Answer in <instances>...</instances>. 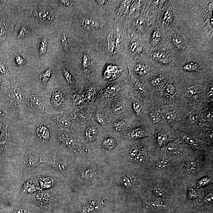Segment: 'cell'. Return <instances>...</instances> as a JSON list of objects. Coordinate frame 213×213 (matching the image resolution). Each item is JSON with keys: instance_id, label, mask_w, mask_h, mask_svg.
Instances as JSON below:
<instances>
[{"instance_id": "bcb514c9", "label": "cell", "mask_w": 213, "mask_h": 213, "mask_svg": "<svg viewBox=\"0 0 213 213\" xmlns=\"http://www.w3.org/2000/svg\"><path fill=\"white\" fill-rule=\"evenodd\" d=\"M59 4L64 6H69L72 4L73 1H58Z\"/></svg>"}, {"instance_id": "6da1fadb", "label": "cell", "mask_w": 213, "mask_h": 213, "mask_svg": "<svg viewBox=\"0 0 213 213\" xmlns=\"http://www.w3.org/2000/svg\"><path fill=\"white\" fill-rule=\"evenodd\" d=\"M106 131L91 118L89 121L79 127L76 135L87 148L88 147H98Z\"/></svg>"}, {"instance_id": "2e32d148", "label": "cell", "mask_w": 213, "mask_h": 213, "mask_svg": "<svg viewBox=\"0 0 213 213\" xmlns=\"http://www.w3.org/2000/svg\"><path fill=\"white\" fill-rule=\"evenodd\" d=\"M129 153L130 156L133 158L138 155L144 154L142 149V146L139 145L133 146L129 150Z\"/></svg>"}, {"instance_id": "f907efd6", "label": "cell", "mask_w": 213, "mask_h": 213, "mask_svg": "<svg viewBox=\"0 0 213 213\" xmlns=\"http://www.w3.org/2000/svg\"><path fill=\"white\" fill-rule=\"evenodd\" d=\"M161 36L162 35L160 32L159 31L156 30V31H155L154 32V33L153 35V39H159L160 38H161Z\"/></svg>"}, {"instance_id": "74e56055", "label": "cell", "mask_w": 213, "mask_h": 213, "mask_svg": "<svg viewBox=\"0 0 213 213\" xmlns=\"http://www.w3.org/2000/svg\"><path fill=\"white\" fill-rule=\"evenodd\" d=\"M213 200V193L211 192L204 198L203 202L205 204H210L212 202Z\"/></svg>"}, {"instance_id": "836d02e7", "label": "cell", "mask_w": 213, "mask_h": 213, "mask_svg": "<svg viewBox=\"0 0 213 213\" xmlns=\"http://www.w3.org/2000/svg\"><path fill=\"white\" fill-rule=\"evenodd\" d=\"M38 17H40V18H41L43 20H48V21H50V20H51V15L49 13V12H38Z\"/></svg>"}, {"instance_id": "4dcf8cb0", "label": "cell", "mask_w": 213, "mask_h": 213, "mask_svg": "<svg viewBox=\"0 0 213 213\" xmlns=\"http://www.w3.org/2000/svg\"><path fill=\"white\" fill-rule=\"evenodd\" d=\"M150 116L153 122H157L161 119V114L158 111H153L150 113Z\"/></svg>"}, {"instance_id": "7402d4cb", "label": "cell", "mask_w": 213, "mask_h": 213, "mask_svg": "<svg viewBox=\"0 0 213 213\" xmlns=\"http://www.w3.org/2000/svg\"><path fill=\"white\" fill-rule=\"evenodd\" d=\"M197 167L196 162L193 160H191L188 162L187 165L186 171L189 174H193L196 171Z\"/></svg>"}, {"instance_id": "603a6c76", "label": "cell", "mask_w": 213, "mask_h": 213, "mask_svg": "<svg viewBox=\"0 0 213 213\" xmlns=\"http://www.w3.org/2000/svg\"><path fill=\"white\" fill-rule=\"evenodd\" d=\"M133 75L132 79L133 83H134L133 88H134L135 90L138 92L142 93L145 90L144 85L143 84L140 82V81H137V79H136L135 77H134V78H133Z\"/></svg>"}, {"instance_id": "d590c367", "label": "cell", "mask_w": 213, "mask_h": 213, "mask_svg": "<svg viewBox=\"0 0 213 213\" xmlns=\"http://www.w3.org/2000/svg\"><path fill=\"white\" fill-rule=\"evenodd\" d=\"M146 159L145 155L144 154H140L134 157V161L138 164L143 163L145 161Z\"/></svg>"}, {"instance_id": "83f0119b", "label": "cell", "mask_w": 213, "mask_h": 213, "mask_svg": "<svg viewBox=\"0 0 213 213\" xmlns=\"http://www.w3.org/2000/svg\"><path fill=\"white\" fill-rule=\"evenodd\" d=\"M134 71L136 73L140 75H143L147 73L145 67L140 64H137L134 67Z\"/></svg>"}, {"instance_id": "ba28073f", "label": "cell", "mask_w": 213, "mask_h": 213, "mask_svg": "<svg viewBox=\"0 0 213 213\" xmlns=\"http://www.w3.org/2000/svg\"><path fill=\"white\" fill-rule=\"evenodd\" d=\"M99 171V167L97 164L94 163L84 165L79 174V178L83 182H88L97 176Z\"/></svg>"}, {"instance_id": "7c38bea8", "label": "cell", "mask_w": 213, "mask_h": 213, "mask_svg": "<svg viewBox=\"0 0 213 213\" xmlns=\"http://www.w3.org/2000/svg\"><path fill=\"white\" fill-rule=\"evenodd\" d=\"M153 191L156 195L162 197H166L171 194V192L168 189L161 186L156 187L153 189Z\"/></svg>"}, {"instance_id": "e0dca14e", "label": "cell", "mask_w": 213, "mask_h": 213, "mask_svg": "<svg viewBox=\"0 0 213 213\" xmlns=\"http://www.w3.org/2000/svg\"><path fill=\"white\" fill-rule=\"evenodd\" d=\"M31 103L33 106L38 110L43 109V102L42 99L39 96L35 95H32L31 96Z\"/></svg>"}, {"instance_id": "8d00e7d4", "label": "cell", "mask_w": 213, "mask_h": 213, "mask_svg": "<svg viewBox=\"0 0 213 213\" xmlns=\"http://www.w3.org/2000/svg\"><path fill=\"white\" fill-rule=\"evenodd\" d=\"M166 150L167 152L171 154L176 153L177 150L176 146L173 143H170L166 147Z\"/></svg>"}, {"instance_id": "5b68a950", "label": "cell", "mask_w": 213, "mask_h": 213, "mask_svg": "<svg viewBox=\"0 0 213 213\" xmlns=\"http://www.w3.org/2000/svg\"><path fill=\"white\" fill-rule=\"evenodd\" d=\"M56 122L61 130L76 135L79 127L71 118L69 113H59L56 118Z\"/></svg>"}, {"instance_id": "7dc6e473", "label": "cell", "mask_w": 213, "mask_h": 213, "mask_svg": "<svg viewBox=\"0 0 213 213\" xmlns=\"http://www.w3.org/2000/svg\"><path fill=\"white\" fill-rule=\"evenodd\" d=\"M199 116L197 113H193L191 114L190 117V121L192 123H195L198 121Z\"/></svg>"}, {"instance_id": "30bf717a", "label": "cell", "mask_w": 213, "mask_h": 213, "mask_svg": "<svg viewBox=\"0 0 213 213\" xmlns=\"http://www.w3.org/2000/svg\"><path fill=\"white\" fill-rule=\"evenodd\" d=\"M39 163L38 157L34 154H31L25 159L23 164V170L26 172L31 171Z\"/></svg>"}, {"instance_id": "ffe728a7", "label": "cell", "mask_w": 213, "mask_h": 213, "mask_svg": "<svg viewBox=\"0 0 213 213\" xmlns=\"http://www.w3.org/2000/svg\"><path fill=\"white\" fill-rule=\"evenodd\" d=\"M84 24L86 27L91 30H96L99 27L98 22L92 19H87L85 20Z\"/></svg>"}, {"instance_id": "44dd1931", "label": "cell", "mask_w": 213, "mask_h": 213, "mask_svg": "<svg viewBox=\"0 0 213 213\" xmlns=\"http://www.w3.org/2000/svg\"><path fill=\"white\" fill-rule=\"evenodd\" d=\"M173 163L169 160L163 159L157 162L156 164V167L158 169H164L172 166Z\"/></svg>"}, {"instance_id": "ab89813d", "label": "cell", "mask_w": 213, "mask_h": 213, "mask_svg": "<svg viewBox=\"0 0 213 213\" xmlns=\"http://www.w3.org/2000/svg\"><path fill=\"white\" fill-rule=\"evenodd\" d=\"M210 182V178L209 177L203 178L199 182V186L202 187L208 184Z\"/></svg>"}, {"instance_id": "ee69618b", "label": "cell", "mask_w": 213, "mask_h": 213, "mask_svg": "<svg viewBox=\"0 0 213 213\" xmlns=\"http://www.w3.org/2000/svg\"><path fill=\"white\" fill-rule=\"evenodd\" d=\"M197 193L196 190L193 189H190L189 191L188 197L190 199H193L197 197Z\"/></svg>"}, {"instance_id": "cb8c5ba5", "label": "cell", "mask_w": 213, "mask_h": 213, "mask_svg": "<svg viewBox=\"0 0 213 213\" xmlns=\"http://www.w3.org/2000/svg\"><path fill=\"white\" fill-rule=\"evenodd\" d=\"M173 44L178 48L183 49L184 47V41L178 35H175L173 38Z\"/></svg>"}, {"instance_id": "484cf974", "label": "cell", "mask_w": 213, "mask_h": 213, "mask_svg": "<svg viewBox=\"0 0 213 213\" xmlns=\"http://www.w3.org/2000/svg\"><path fill=\"white\" fill-rule=\"evenodd\" d=\"M61 43L63 48L67 53L69 49V40L65 35H63L61 38Z\"/></svg>"}, {"instance_id": "f1b7e54d", "label": "cell", "mask_w": 213, "mask_h": 213, "mask_svg": "<svg viewBox=\"0 0 213 213\" xmlns=\"http://www.w3.org/2000/svg\"><path fill=\"white\" fill-rule=\"evenodd\" d=\"M30 32V28H28L27 26L23 27L20 29V32L18 35V39H19L20 38L21 39V38H25V37H27Z\"/></svg>"}, {"instance_id": "4fadbf2b", "label": "cell", "mask_w": 213, "mask_h": 213, "mask_svg": "<svg viewBox=\"0 0 213 213\" xmlns=\"http://www.w3.org/2000/svg\"><path fill=\"white\" fill-rule=\"evenodd\" d=\"M11 99L13 105H17L20 104L22 99L21 90L18 88H14L11 95Z\"/></svg>"}, {"instance_id": "b9f144b4", "label": "cell", "mask_w": 213, "mask_h": 213, "mask_svg": "<svg viewBox=\"0 0 213 213\" xmlns=\"http://www.w3.org/2000/svg\"><path fill=\"white\" fill-rule=\"evenodd\" d=\"M183 140L185 142H186L189 144V145H195V141L193 138L190 136L188 135H185L183 137Z\"/></svg>"}, {"instance_id": "8992f818", "label": "cell", "mask_w": 213, "mask_h": 213, "mask_svg": "<svg viewBox=\"0 0 213 213\" xmlns=\"http://www.w3.org/2000/svg\"><path fill=\"white\" fill-rule=\"evenodd\" d=\"M113 115L105 109L97 108L94 106L91 118L99 123L106 131H108Z\"/></svg>"}, {"instance_id": "1f68e13d", "label": "cell", "mask_w": 213, "mask_h": 213, "mask_svg": "<svg viewBox=\"0 0 213 213\" xmlns=\"http://www.w3.org/2000/svg\"><path fill=\"white\" fill-rule=\"evenodd\" d=\"M175 92V88L171 83H169L166 86L165 88V92L167 96L171 97L173 96Z\"/></svg>"}, {"instance_id": "52a82bcc", "label": "cell", "mask_w": 213, "mask_h": 213, "mask_svg": "<svg viewBox=\"0 0 213 213\" xmlns=\"http://www.w3.org/2000/svg\"><path fill=\"white\" fill-rule=\"evenodd\" d=\"M120 138H122L119 135L106 131L98 147L105 151H113L117 149L118 139Z\"/></svg>"}, {"instance_id": "9a60e30c", "label": "cell", "mask_w": 213, "mask_h": 213, "mask_svg": "<svg viewBox=\"0 0 213 213\" xmlns=\"http://www.w3.org/2000/svg\"><path fill=\"white\" fill-rule=\"evenodd\" d=\"M37 134L41 139L44 141L49 140L50 138L49 131L45 126H42L38 128Z\"/></svg>"}, {"instance_id": "60d3db41", "label": "cell", "mask_w": 213, "mask_h": 213, "mask_svg": "<svg viewBox=\"0 0 213 213\" xmlns=\"http://www.w3.org/2000/svg\"><path fill=\"white\" fill-rule=\"evenodd\" d=\"M13 213H30V212L25 207H18L14 209Z\"/></svg>"}, {"instance_id": "5bb4252c", "label": "cell", "mask_w": 213, "mask_h": 213, "mask_svg": "<svg viewBox=\"0 0 213 213\" xmlns=\"http://www.w3.org/2000/svg\"><path fill=\"white\" fill-rule=\"evenodd\" d=\"M155 61L163 64H167L169 63L170 59L168 56L164 53L162 52L157 51L154 53L153 56Z\"/></svg>"}, {"instance_id": "8fae6325", "label": "cell", "mask_w": 213, "mask_h": 213, "mask_svg": "<svg viewBox=\"0 0 213 213\" xmlns=\"http://www.w3.org/2000/svg\"><path fill=\"white\" fill-rule=\"evenodd\" d=\"M133 177L129 174H124L122 176L120 179V183L123 188L127 190L132 189L133 187Z\"/></svg>"}, {"instance_id": "816d5d0a", "label": "cell", "mask_w": 213, "mask_h": 213, "mask_svg": "<svg viewBox=\"0 0 213 213\" xmlns=\"http://www.w3.org/2000/svg\"><path fill=\"white\" fill-rule=\"evenodd\" d=\"M166 138H165V136L163 135H160L158 138V141L159 143L160 144H162L163 143L164 141H165Z\"/></svg>"}, {"instance_id": "e575fe53", "label": "cell", "mask_w": 213, "mask_h": 213, "mask_svg": "<svg viewBox=\"0 0 213 213\" xmlns=\"http://www.w3.org/2000/svg\"><path fill=\"white\" fill-rule=\"evenodd\" d=\"M151 83L154 87H162L164 84V82L162 78H158L152 80Z\"/></svg>"}, {"instance_id": "f5cc1de1", "label": "cell", "mask_w": 213, "mask_h": 213, "mask_svg": "<svg viewBox=\"0 0 213 213\" xmlns=\"http://www.w3.org/2000/svg\"><path fill=\"white\" fill-rule=\"evenodd\" d=\"M207 138L209 140H213V132L212 131H208L206 134Z\"/></svg>"}, {"instance_id": "681fc988", "label": "cell", "mask_w": 213, "mask_h": 213, "mask_svg": "<svg viewBox=\"0 0 213 213\" xmlns=\"http://www.w3.org/2000/svg\"><path fill=\"white\" fill-rule=\"evenodd\" d=\"M171 16L172 13L171 11H167L165 13V16H164V21H166V20H169L171 17Z\"/></svg>"}, {"instance_id": "f35d334b", "label": "cell", "mask_w": 213, "mask_h": 213, "mask_svg": "<svg viewBox=\"0 0 213 213\" xmlns=\"http://www.w3.org/2000/svg\"><path fill=\"white\" fill-rule=\"evenodd\" d=\"M176 116V113H175V112H169L166 115V119L169 122H172V121H174L175 119Z\"/></svg>"}, {"instance_id": "7a4b0ae2", "label": "cell", "mask_w": 213, "mask_h": 213, "mask_svg": "<svg viewBox=\"0 0 213 213\" xmlns=\"http://www.w3.org/2000/svg\"><path fill=\"white\" fill-rule=\"evenodd\" d=\"M57 139L61 145L75 153L81 154L87 152V148L76 134L61 130L57 133Z\"/></svg>"}, {"instance_id": "7bdbcfd3", "label": "cell", "mask_w": 213, "mask_h": 213, "mask_svg": "<svg viewBox=\"0 0 213 213\" xmlns=\"http://www.w3.org/2000/svg\"><path fill=\"white\" fill-rule=\"evenodd\" d=\"M197 68L196 65L195 64H193V63L187 64L184 67L185 70L190 71L195 70Z\"/></svg>"}, {"instance_id": "f546056e", "label": "cell", "mask_w": 213, "mask_h": 213, "mask_svg": "<svg viewBox=\"0 0 213 213\" xmlns=\"http://www.w3.org/2000/svg\"><path fill=\"white\" fill-rule=\"evenodd\" d=\"M52 74V71L51 69H48L45 71L44 73H42L40 75V79L44 83H46L49 80Z\"/></svg>"}, {"instance_id": "c3c4849f", "label": "cell", "mask_w": 213, "mask_h": 213, "mask_svg": "<svg viewBox=\"0 0 213 213\" xmlns=\"http://www.w3.org/2000/svg\"><path fill=\"white\" fill-rule=\"evenodd\" d=\"M4 27H5L3 23L0 25V38L2 36H4L6 32V29Z\"/></svg>"}, {"instance_id": "3957f363", "label": "cell", "mask_w": 213, "mask_h": 213, "mask_svg": "<svg viewBox=\"0 0 213 213\" xmlns=\"http://www.w3.org/2000/svg\"><path fill=\"white\" fill-rule=\"evenodd\" d=\"M93 109L94 106L89 105L74 107L69 115L79 127L90 120Z\"/></svg>"}, {"instance_id": "277c9868", "label": "cell", "mask_w": 213, "mask_h": 213, "mask_svg": "<svg viewBox=\"0 0 213 213\" xmlns=\"http://www.w3.org/2000/svg\"><path fill=\"white\" fill-rule=\"evenodd\" d=\"M126 112L116 116L113 115L108 132L121 136L123 133L130 128V124L126 116Z\"/></svg>"}, {"instance_id": "f6af8a7d", "label": "cell", "mask_w": 213, "mask_h": 213, "mask_svg": "<svg viewBox=\"0 0 213 213\" xmlns=\"http://www.w3.org/2000/svg\"><path fill=\"white\" fill-rule=\"evenodd\" d=\"M16 63L19 66L23 65L25 63V61L21 56L17 55L15 58Z\"/></svg>"}, {"instance_id": "ac0fdd59", "label": "cell", "mask_w": 213, "mask_h": 213, "mask_svg": "<svg viewBox=\"0 0 213 213\" xmlns=\"http://www.w3.org/2000/svg\"><path fill=\"white\" fill-rule=\"evenodd\" d=\"M148 204L151 209L154 210H162L166 207L165 204L162 201H151Z\"/></svg>"}, {"instance_id": "9c48e42d", "label": "cell", "mask_w": 213, "mask_h": 213, "mask_svg": "<svg viewBox=\"0 0 213 213\" xmlns=\"http://www.w3.org/2000/svg\"><path fill=\"white\" fill-rule=\"evenodd\" d=\"M43 162H46L54 169L59 171H64L68 168L67 160L64 157L61 156H54Z\"/></svg>"}, {"instance_id": "4316f807", "label": "cell", "mask_w": 213, "mask_h": 213, "mask_svg": "<svg viewBox=\"0 0 213 213\" xmlns=\"http://www.w3.org/2000/svg\"><path fill=\"white\" fill-rule=\"evenodd\" d=\"M200 92L199 89L196 86H191L189 87L186 90V95L188 97H191L195 94Z\"/></svg>"}, {"instance_id": "d6a6232c", "label": "cell", "mask_w": 213, "mask_h": 213, "mask_svg": "<svg viewBox=\"0 0 213 213\" xmlns=\"http://www.w3.org/2000/svg\"><path fill=\"white\" fill-rule=\"evenodd\" d=\"M130 49L135 54H139L142 51L141 47L137 42H133L130 47Z\"/></svg>"}, {"instance_id": "db71d44e", "label": "cell", "mask_w": 213, "mask_h": 213, "mask_svg": "<svg viewBox=\"0 0 213 213\" xmlns=\"http://www.w3.org/2000/svg\"><path fill=\"white\" fill-rule=\"evenodd\" d=\"M208 94H209V96H213V87H212L209 89V91H208Z\"/></svg>"}, {"instance_id": "d4e9b609", "label": "cell", "mask_w": 213, "mask_h": 213, "mask_svg": "<svg viewBox=\"0 0 213 213\" xmlns=\"http://www.w3.org/2000/svg\"><path fill=\"white\" fill-rule=\"evenodd\" d=\"M47 46H48V42L47 39L45 38L42 41L39 45L38 51L40 55H44L46 53Z\"/></svg>"}, {"instance_id": "d6986e66", "label": "cell", "mask_w": 213, "mask_h": 213, "mask_svg": "<svg viewBox=\"0 0 213 213\" xmlns=\"http://www.w3.org/2000/svg\"><path fill=\"white\" fill-rule=\"evenodd\" d=\"M131 106L137 115H139L142 113L143 110V106L142 104L137 100L131 101Z\"/></svg>"}]
</instances>
